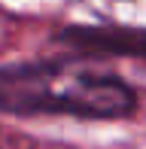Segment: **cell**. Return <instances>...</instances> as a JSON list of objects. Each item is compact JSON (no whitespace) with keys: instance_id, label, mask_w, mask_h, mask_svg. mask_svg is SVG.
Wrapping results in <instances>:
<instances>
[{"instance_id":"6da1fadb","label":"cell","mask_w":146,"mask_h":149,"mask_svg":"<svg viewBox=\"0 0 146 149\" xmlns=\"http://www.w3.org/2000/svg\"><path fill=\"white\" fill-rule=\"evenodd\" d=\"M0 110L119 119L134 110V91L119 76L79 61L12 64L0 70Z\"/></svg>"},{"instance_id":"7a4b0ae2","label":"cell","mask_w":146,"mask_h":149,"mask_svg":"<svg viewBox=\"0 0 146 149\" xmlns=\"http://www.w3.org/2000/svg\"><path fill=\"white\" fill-rule=\"evenodd\" d=\"M73 46L85 52H122L146 58V31H113V28H73L64 33Z\"/></svg>"}]
</instances>
